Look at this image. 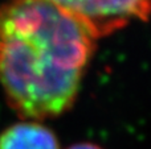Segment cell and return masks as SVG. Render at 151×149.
<instances>
[{
    "instance_id": "1",
    "label": "cell",
    "mask_w": 151,
    "mask_h": 149,
    "mask_svg": "<svg viewBox=\"0 0 151 149\" xmlns=\"http://www.w3.org/2000/svg\"><path fill=\"white\" fill-rule=\"evenodd\" d=\"M97 38L48 0L0 5V87L25 120L65 114L76 102Z\"/></svg>"
},
{
    "instance_id": "2",
    "label": "cell",
    "mask_w": 151,
    "mask_h": 149,
    "mask_svg": "<svg viewBox=\"0 0 151 149\" xmlns=\"http://www.w3.org/2000/svg\"><path fill=\"white\" fill-rule=\"evenodd\" d=\"M76 17L97 40L151 16V0H48Z\"/></svg>"
},
{
    "instance_id": "3",
    "label": "cell",
    "mask_w": 151,
    "mask_h": 149,
    "mask_svg": "<svg viewBox=\"0 0 151 149\" xmlns=\"http://www.w3.org/2000/svg\"><path fill=\"white\" fill-rule=\"evenodd\" d=\"M0 149H60L55 132L37 121H21L0 133Z\"/></svg>"
},
{
    "instance_id": "4",
    "label": "cell",
    "mask_w": 151,
    "mask_h": 149,
    "mask_svg": "<svg viewBox=\"0 0 151 149\" xmlns=\"http://www.w3.org/2000/svg\"><path fill=\"white\" fill-rule=\"evenodd\" d=\"M66 149H104L99 145L93 144V143H78V144H73Z\"/></svg>"
}]
</instances>
